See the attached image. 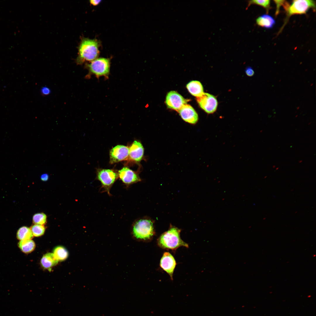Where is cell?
<instances>
[{"instance_id": "cell-20", "label": "cell", "mask_w": 316, "mask_h": 316, "mask_svg": "<svg viewBox=\"0 0 316 316\" xmlns=\"http://www.w3.org/2000/svg\"><path fill=\"white\" fill-rule=\"evenodd\" d=\"M270 1L269 0H254L249 1L248 6L251 4H256L261 6L265 8L268 13L270 8Z\"/></svg>"}, {"instance_id": "cell-17", "label": "cell", "mask_w": 316, "mask_h": 316, "mask_svg": "<svg viewBox=\"0 0 316 316\" xmlns=\"http://www.w3.org/2000/svg\"><path fill=\"white\" fill-rule=\"evenodd\" d=\"M18 246L23 252L28 253L34 250L35 245L33 241L30 239L20 241L18 243Z\"/></svg>"}, {"instance_id": "cell-27", "label": "cell", "mask_w": 316, "mask_h": 316, "mask_svg": "<svg viewBox=\"0 0 316 316\" xmlns=\"http://www.w3.org/2000/svg\"><path fill=\"white\" fill-rule=\"evenodd\" d=\"M101 1V0H90V2L92 5L96 6L99 4Z\"/></svg>"}, {"instance_id": "cell-10", "label": "cell", "mask_w": 316, "mask_h": 316, "mask_svg": "<svg viewBox=\"0 0 316 316\" xmlns=\"http://www.w3.org/2000/svg\"><path fill=\"white\" fill-rule=\"evenodd\" d=\"M176 265V261L173 255L168 252H164L160 260V267L173 279V274Z\"/></svg>"}, {"instance_id": "cell-14", "label": "cell", "mask_w": 316, "mask_h": 316, "mask_svg": "<svg viewBox=\"0 0 316 316\" xmlns=\"http://www.w3.org/2000/svg\"><path fill=\"white\" fill-rule=\"evenodd\" d=\"M186 87L189 92L197 98L201 96L204 93L201 83L197 80L192 81L188 83Z\"/></svg>"}, {"instance_id": "cell-23", "label": "cell", "mask_w": 316, "mask_h": 316, "mask_svg": "<svg viewBox=\"0 0 316 316\" xmlns=\"http://www.w3.org/2000/svg\"><path fill=\"white\" fill-rule=\"evenodd\" d=\"M274 1L276 5V9L275 15L276 16L279 13L280 7L282 5L284 6L287 2L285 0H274Z\"/></svg>"}, {"instance_id": "cell-2", "label": "cell", "mask_w": 316, "mask_h": 316, "mask_svg": "<svg viewBox=\"0 0 316 316\" xmlns=\"http://www.w3.org/2000/svg\"><path fill=\"white\" fill-rule=\"evenodd\" d=\"M99 44L96 40L83 39L79 47L76 63L81 64L86 61H92L97 59L99 54Z\"/></svg>"}, {"instance_id": "cell-8", "label": "cell", "mask_w": 316, "mask_h": 316, "mask_svg": "<svg viewBox=\"0 0 316 316\" xmlns=\"http://www.w3.org/2000/svg\"><path fill=\"white\" fill-rule=\"evenodd\" d=\"M188 101L176 92L171 91L167 93L165 101L168 108L178 111Z\"/></svg>"}, {"instance_id": "cell-11", "label": "cell", "mask_w": 316, "mask_h": 316, "mask_svg": "<svg viewBox=\"0 0 316 316\" xmlns=\"http://www.w3.org/2000/svg\"><path fill=\"white\" fill-rule=\"evenodd\" d=\"M181 118L191 124H196L198 120L197 114L190 105L186 104L177 111Z\"/></svg>"}, {"instance_id": "cell-9", "label": "cell", "mask_w": 316, "mask_h": 316, "mask_svg": "<svg viewBox=\"0 0 316 316\" xmlns=\"http://www.w3.org/2000/svg\"><path fill=\"white\" fill-rule=\"evenodd\" d=\"M129 148L118 145L112 148L110 152V163L111 164L126 159L129 156Z\"/></svg>"}, {"instance_id": "cell-1", "label": "cell", "mask_w": 316, "mask_h": 316, "mask_svg": "<svg viewBox=\"0 0 316 316\" xmlns=\"http://www.w3.org/2000/svg\"><path fill=\"white\" fill-rule=\"evenodd\" d=\"M181 229L170 225L168 230L162 233L158 238V245L162 248L173 250H175L181 246L188 248V244L181 238Z\"/></svg>"}, {"instance_id": "cell-16", "label": "cell", "mask_w": 316, "mask_h": 316, "mask_svg": "<svg viewBox=\"0 0 316 316\" xmlns=\"http://www.w3.org/2000/svg\"><path fill=\"white\" fill-rule=\"evenodd\" d=\"M257 24L266 28H271L275 23L274 18L268 14H263L258 17L256 19Z\"/></svg>"}, {"instance_id": "cell-18", "label": "cell", "mask_w": 316, "mask_h": 316, "mask_svg": "<svg viewBox=\"0 0 316 316\" xmlns=\"http://www.w3.org/2000/svg\"><path fill=\"white\" fill-rule=\"evenodd\" d=\"M33 236L30 229L26 226L20 227L17 233V238L20 241L31 239Z\"/></svg>"}, {"instance_id": "cell-13", "label": "cell", "mask_w": 316, "mask_h": 316, "mask_svg": "<svg viewBox=\"0 0 316 316\" xmlns=\"http://www.w3.org/2000/svg\"><path fill=\"white\" fill-rule=\"evenodd\" d=\"M129 149V157L130 159L136 162H140L143 157L144 150L141 142L135 140Z\"/></svg>"}, {"instance_id": "cell-21", "label": "cell", "mask_w": 316, "mask_h": 316, "mask_svg": "<svg viewBox=\"0 0 316 316\" xmlns=\"http://www.w3.org/2000/svg\"><path fill=\"white\" fill-rule=\"evenodd\" d=\"M47 220V216L44 213H37L33 217V222L35 224L43 225L45 224Z\"/></svg>"}, {"instance_id": "cell-24", "label": "cell", "mask_w": 316, "mask_h": 316, "mask_svg": "<svg viewBox=\"0 0 316 316\" xmlns=\"http://www.w3.org/2000/svg\"><path fill=\"white\" fill-rule=\"evenodd\" d=\"M245 72L248 76L250 77L253 75L255 73L253 68L250 66L246 68L245 70Z\"/></svg>"}, {"instance_id": "cell-19", "label": "cell", "mask_w": 316, "mask_h": 316, "mask_svg": "<svg viewBox=\"0 0 316 316\" xmlns=\"http://www.w3.org/2000/svg\"><path fill=\"white\" fill-rule=\"evenodd\" d=\"M53 254L58 261H63L66 259L68 256L67 250L63 247L59 246L55 247Z\"/></svg>"}, {"instance_id": "cell-4", "label": "cell", "mask_w": 316, "mask_h": 316, "mask_svg": "<svg viewBox=\"0 0 316 316\" xmlns=\"http://www.w3.org/2000/svg\"><path fill=\"white\" fill-rule=\"evenodd\" d=\"M110 60L108 58H99L92 61L90 63L86 64V68L88 71L86 75V78H89L91 75H94L99 78L104 76L108 78L110 73Z\"/></svg>"}, {"instance_id": "cell-6", "label": "cell", "mask_w": 316, "mask_h": 316, "mask_svg": "<svg viewBox=\"0 0 316 316\" xmlns=\"http://www.w3.org/2000/svg\"><path fill=\"white\" fill-rule=\"evenodd\" d=\"M97 178L101 183L102 188L110 195V190L118 177V173L110 169H99L97 172Z\"/></svg>"}, {"instance_id": "cell-7", "label": "cell", "mask_w": 316, "mask_h": 316, "mask_svg": "<svg viewBox=\"0 0 316 316\" xmlns=\"http://www.w3.org/2000/svg\"><path fill=\"white\" fill-rule=\"evenodd\" d=\"M197 100L200 107L208 114L213 113L217 110V101L212 95L204 93L201 96L197 98Z\"/></svg>"}, {"instance_id": "cell-12", "label": "cell", "mask_w": 316, "mask_h": 316, "mask_svg": "<svg viewBox=\"0 0 316 316\" xmlns=\"http://www.w3.org/2000/svg\"><path fill=\"white\" fill-rule=\"evenodd\" d=\"M118 173V177L126 185H129L141 181L137 173L126 167L119 170Z\"/></svg>"}, {"instance_id": "cell-22", "label": "cell", "mask_w": 316, "mask_h": 316, "mask_svg": "<svg viewBox=\"0 0 316 316\" xmlns=\"http://www.w3.org/2000/svg\"><path fill=\"white\" fill-rule=\"evenodd\" d=\"M33 236L36 237L43 235L45 231V228L43 225L35 224L30 229Z\"/></svg>"}, {"instance_id": "cell-26", "label": "cell", "mask_w": 316, "mask_h": 316, "mask_svg": "<svg viewBox=\"0 0 316 316\" xmlns=\"http://www.w3.org/2000/svg\"><path fill=\"white\" fill-rule=\"evenodd\" d=\"M49 178V175L47 173H44L42 174L40 176L41 180L43 181H47L48 180Z\"/></svg>"}, {"instance_id": "cell-5", "label": "cell", "mask_w": 316, "mask_h": 316, "mask_svg": "<svg viewBox=\"0 0 316 316\" xmlns=\"http://www.w3.org/2000/svg\"><path fill=\"white\" fill-rule=\"evenodd\" d=\"M315 2L313 0L293 1L291 4L290 5H289L286 10L287 16L284 25L286 24L288 18L292 15L305 14L310 8L315 10Z\"/></svg>"}, {"instance_id": "cell-3", "label": "cell", "mask_w": 316, "mask_h": 316, "mask_svg": "<svg viewBox=\"0 0 316 316\" xmlns=\"http://www.w3.org/2000/svg\"><path fill=\"white\" fill-rule=\"evenodd\" d=\"M154 223L152 219L147 218L137 221L133 228V236L138 239L150 240L155 234Z\"/></svg>"}, {"instance_id": "cell-25", "label": "cell", "mask_w": 316, "mask_h": 316, "mask_svg": "<svg viewBox=\"0 0 316 316\" xmlns=\"http://www.w3.org/2000/svg\"><path fill=\"white\" fill-rule=\"evenodd\" d=\"M41 93L43 95H49L51 92L50 89L47 87H42L41 90Z\"/></svg>"}, {"instance_id": "cell-15", "label": "cell", "mask_w": 316, "mask_h": 316, "mask_svg": "<svg viewBox=\"0 0 316 316\" xmlns=\"http://www.w3.org/2000/svg\"><path fill=\"white\" fill-rule=\"evenodd\" d=\"M58 261L53 253H48L43 256L40 263L43 268L50 271L53 267L58 264Z\"/></svg>"}]
</instances>
